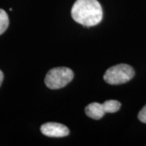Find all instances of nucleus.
<instances>
[{"label": "nucleus", "instance_id": "nucleus-1", "mask_svg": "<svg viewBox=\"0 0 146 146\" xmlns=\"http://www.w3.org/2000/svg\"><path fill=\"white\" fill-rule=\"evenodd\" d=\"M71 13L74 21L85 27L98 25L103 17L102 8L98 0H76Z\"/></svg>", "mask_w": 146, "mask_h": 146}, {"label": "nucleus", "instance_id": "nucleus-2", "mask_svg": "<svg viewBox=\"0 0 146 146\" xmlns=\"http://www.w3.org/2000/svg\"><path fill=\"white\" fill-rule=\"evenodd\" d=\"M72 70L66 67H59L50 69L47 72L45 84L49 89H58L65 87L73 80Z\"/></svg>", "mask_w": 146, "mask_h": 146}, {"label": "nucleus", "instance_id": "nucleus-3", "mask_svg": "<svg viewBox=\"0 0 146 146\" xmlns=\"http://www.w3.org/2000/svg\"><path fill=\"white\" fill-rule=\"evenodd\" d=\"M135 76V71L130 65L121 63L106 70L104 80L110 84H121L128 82Z\"/></svg>", "mask_w": 146, "mask_h": 146}, {"label": "nucleus", "instance_id": "nucleus-4", "mask_svg": "<svg viewBox=\"0 0 146 146\" xmlns=\"http://www.w3.org/2000/svg\"><path fill=\"white\" fill-rule=\"evenodd\" d=\"M41 131L48 137H64L69 135L68 127L58 123H46L41 126Z\"/></svg>", "mask_w": 146, "mask_h": 146}, {"label": "nucleus", "instance_id": "nucleus-5", "mask_svg": "<svg viewBox=\"0 0 146 146\" xmlns=\"http://www.w3.org/2000/svg\"><path fill=\"white\" fill-rule=\"evenodd\" d=\"M85 114L89 118L98 120L102 119L106 114L103 104L98 102H92L85 107Z\"/></svg>", "mask_w": 146, "mask_h": 146}, {"label": "nucleus", "instance_id": "nucleus-6", "mask_svg": "<svg viewBox=\"0 0 146 146\" xmlns=\"http://www.w3.org/2000/svg\"><path fill=\"white\" fill-rule=\"evenodd\" d=\"M106 113H115L121 107V103L116 100H108L103 103Z\"/></svg>", "mask_w": 146, "mask_h": 146}, {"label": "nucleus", "instance_id": "nucleus-7", "mask_svg": "<svg viewBox=\"0 0 146 146\" xmlns=\"http://www.w3.org/2000/svg\"><path fill=\"white\" fill-rule=\"evenodd\" d=\"M9 25V18L5 11L0 9V35L7 30Z\"/></svg>", "mask_w": 146, "mask_h": 146}, {"label": "nucleus", "instance_id": "nucleus-8", "mask_svg": "<svg viewBox=\"0 0 146 146\" xmlns=\"http://www.w3.org/2000/svg\"><path fill=\"white\" fill-rule=\"evenodd\" d=\"M138 119L139 120L144 123H146V105L141 110V111L139 112L138 114Z\"/></svg>", "mask_w": 146, "mask_h": 146}, {"label": "nucleus", "instance_id": "nucleus-9", "mask_svg": "<svg viewBox=\"0 0 146 146\" xmlns=\"http://www.w3.org/2000/svg\"><path fill=\"white\" fill-rule=\"evenodd\" d=\"M3 73L0 70V86H1V84L3 83Z\"/></svg>", "mask_w": 146, "mask_h": 146}]
</instances>
